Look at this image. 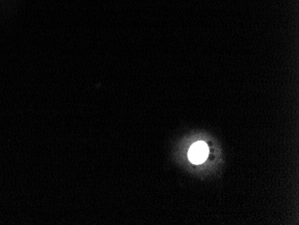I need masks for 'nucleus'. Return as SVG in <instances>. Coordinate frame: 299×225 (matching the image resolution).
<instances>
[{"mask_svg":"<svg viewBox=\"0 0 299 225\" xmlns=\"http://www.w3.org/2000/svg\"><path fill=\"white\" fill-rule=\"evenodd\" d=\"M207 155H208V147L206 144L203 142H197L194 144L188 153L189 160L195 164L202 163L205 161Z\"/></svg>","mask_w":299,"mask_h":225,"instance_id":"obj_1","label":"nucleus"}]
</instances>
